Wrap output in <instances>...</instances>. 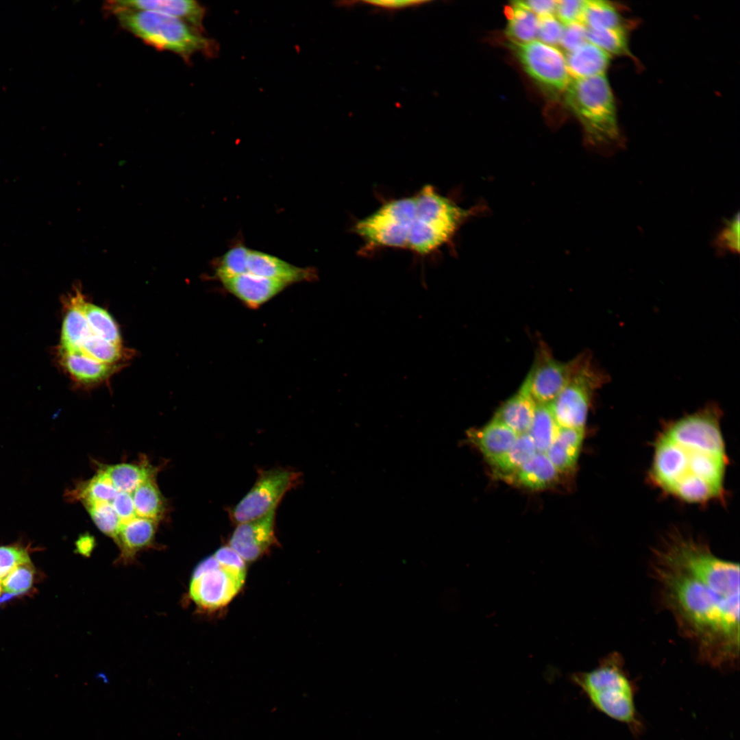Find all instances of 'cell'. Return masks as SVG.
I'll return each mask as SVG.
<instances>
[{
  "label": "cell",
  "mask_w": 740,
  "mask_h": 740,
  "mask_svg": "<svg viewBox=\"0 0 740 740\" xmlns=\"http://www.w3.org/2000/svg\"><path fill=\"white\" fill-rule=\"evenodd\" d=\"M652 571L665 606L699 658L719 669L733 667L739 654V582L663 547Z\"/></svg>",
  "instance_id": "1"
},
{
  "label": "cell",
  "mask_w": 740,
  "mask_h": 740,
  "mask_svg": "<svg viewBox=\"0 0 740 740\" xmlns=\"http://www.w3.org/2000/svg\"><path fill=\"white\" fill-rule=\"evenodd\" d=\"M559 473L545 453L536 452L506 480L531 490H541L554 484Z\"/></svg>",
  "instance_id": "23"
},
{
  "label": "cell",
  "mask_w": 740,
  "mask_h": 740,
  "mask_svg": "<svg viewBox=\"0 0 740 740\" xmlns=\"http://www.w3.org/2000/svg\"><path fill=\"white\" fill-rule=\"evenodd\" d=\"M565 61L570 79H584L605 74L611 56L589 42L566 53Z\"/></svg>",
  "instance_id": "21"
},
{
  "label": "cell",
  "mask_w": 740,
  "mask_h": 740,
  "mask_svg": "<svg viewBox=\"0 0 740 740\" xmlns=\"http://www.w3.org/2000/svg\"><path fill=\"white\" fill-rule=\"evenodd\" d=\"M275 510L266 515L237 524L229 545L244 560H257L277 543L275 532Z\"/></svg>",
  "instance_id": "13"
},
{
  "label": "cell",
  "mask_w": 740,
  "mask_h": 740,
  "mask_svg": "<svg viewBox=\"0 0 740 740\" xmlns=\"http://www.w3.org/2000/svg\"><path fill=\"white\" fill-rule=\"evenodd\" d=\"M1 591H2V588H1V580H0V595L1 593Z\"/></svg>",
  "instance_id": "48"
},
{
  "label": "cell",
  "mask_w": 740,
  "mask_h": 740,
  "mask_svg": "<svg viewBox=\"0 0 740 740\" xmlns=\"http://www.w3.org/2000/svg\"><path fill=\"white\" fill-rule=\"evenodd\" d=\"M571 680L592 706L609 718L639 735L643 725L635 705L636 687L624 669L621 657L613 653L591 671L574 674Z\"/></svg>",
  "instance_id": "5"
},
{
  "label": "cell",
  "mask_w": 740,
  "mask_h": 740,
  "mask_svg": "<svg viewBox=\"0 0 740 740\" xmlns=\"http://www.w3.org/2000/svg\"><path fill=\"white\" fill-rule=\"evenodd\" d=\"M538 17L537 37L540 42L552 47L559 44L563 25L553 14Z\"/></svg>",
  "instance_id": "40"
},
{
  "label": "cell",
  "mask_w": 740,
  "mask_h": 740,
  "mask_svg": "<svg viewBox=\"0 0 740 740\" xmlns=\"http://www.w3.org/2000/svg\"><path fill=\"white\" fill-rule=\"evenodd\" d=\"M584 1L560 0L556 1L555 12L558 20L563 25L580 21Z\"/></svg>",
  "instance_id": "42"
},
{
  "label": "cell",
  "mask_w": 740,
  "mask_h": 740,
  "mask_svg": "<svg viewBox=\"0 0 740 740\" xmlns=\"http://www.w3.org/2000/svg\"><path fill=\"white\" fill-rule=\"evenodd\" d=\"M29 545L15 543L0 546V578L16 566L30 563Z\"/></svg>",
  "instance_id": "39"
},
{
  "label": "cell",
  "mask_w": 740,
  "mask_h": 740,
  "mask_svg": "<svg viewBox=\"0 0 740 740\" xmlns=\"http://www.w3.org/2000/svg\"><path fill=\"white\" fill-rule=\"evenodd\" d=\"M301 473L290 468L275 467L258 471L251 489L230 510L237 524L260 518L275 510L284 495L301 482Z\"/></svg>",
  "instance_id": "9"
},
{
  "label": "cell",
  "mask_w": 740,
  "mask_h": 740,
  "mask_svg": "<svg viewBox=\"0 0 740 740\" xmlns=\"http://www.w3.org/2000/svg\"><path fill=\"white\" fill-rule=\"evenodd\" d=\"M111 504L119 517L121 523L138 517L135 512L132 493L119 492Z\"/></svg>",
  "instance_id": "43"
},
{
  "label": "cell",
  "mask_w": 740,
  "mask_h": 740,
  "mask_svg": "<svg viewBox=\"0 0 740 740\" xmlns=\"http://www.w3.org/2000/svg\"><path fill=\"white\" fill-rule=\"evenodd\" d=\"M246 571L221 564L212 555L195 568L189 585V596L199 608L213 610L227 604L239 592Z\"/></svg>",
  "instance_id": "10"
},
{
  "label": "cell",
  "mask_w": 740,
  "mask_h": 740,
  "mask_svg": "<svg viewBox=\"0 0 740 740\" xmlns=\"http://www.w3.org/2000/svg\"><path fill=\"white\" fill-rule=\"evenodd\" d=\"M508 46L526 72L539 85L554 92L565 89L570 77L565 58L556 47L535 40L526 43L509 41Z\"/></svg>",
  "instance_id": "12"
},
{
  "label": "cell",
  "mask_w": 740,
  "mask_h": 740,
  "mask_svg": "<svg viewBox=\"0 0 740 740\" xmlns=\"http://www.w3.org/2000/svg\"><path fill=\"white\" fill-rule=\"evenodd\" d=\"M428 1L415 0H389V1H364L363 3L387 11H395L409 8L421 6L428 3Z\"/></svg>",
  "instance_id": "46"
},
{
  "label": "cell",
  "mask_w": 740,
  "mask_h": 740,
  "mask_svg": "<svg viewBox=\"0 0 740 740\" xmlns=\"http://www.w3.org/2000/svg\"><path fill=\"white\" fill-rule=\"evenodd\" d=\"M584 433L585 429L559 428L554 441L545 452L559 473L575 467Z\"/></svg>",
  "instance_id": "22"
},
{
  "label": "cell",
  "mask_w": 740,
  "mask_h": 740,
  "mask_svg": "<svg viewBox=\"0 0 740 740\" xmlns=\"http://www.w3.org/2000/svg\"><path fill=\"white\" fill-rule=\"evenodd\" d=\"M415 210V195L389 201L358 221L354 230L371 247L407 248Z\"/></svg>",
  "instance_id": "7"
},
{
  "label": "cell",
  "mask_w": 740,
  "mask_h": 740,
  "mask_svg": "<svg viewBox=\"0 0 740 740\" xmlns=\"http://www.w3.org/2000/svg\"><path fill=\"white\" fill-rule=\"evenodd\" d=\"M415 197V210L407 248L420 255L429 254L449 242L478 210L459 206L431 185L424 186Z\"/></svg>",
  "instance_id": "6"
},
{
  "label": "cell",
  "mask_w": 740,
  "mask_h": 740,
  "mask_svg": "<svg viewBox=\"0 0 740 740\" xmlns=\"http://www.w3.org/2000/svg\"><path fill=\"white\" fill-rule=\"evenodd\" d=\"M565 101L581 123L590 145L608 153L621 147L615 99L605 74L570 79Z\"/></svg>",
  "instance_id": "4"
},
{
  "label": "cell",
  "mask_w": 740,
  "mask_h": 740,
  "mask_svg": "<svg viewBox=\"0 0 740 740\" xmlns=\"http://www.w3.org/2000/svg\"><path fill=\"white\" fill-rule=\"evenodd\" d=\"M249 249L242 244L231 247L216 263V275L219 280L247 272Z\"/></svg>",
  "instance_id": "36"
},
{
  "label": "cell",
  "mask_w": 740,
  "mask_h": 740,
  "mask_svg": "<svg viewBox=\"0 0 740 740\" xmlns=\"http://www.w3.org/2000/svg\"><path fill=\"white\" fill-rule=\"evenodd\" d=\"M110 479L119 492L132 493L148 478L156 476V471L148 464L123 463L102 466L100 469Z\"/></svg>",
  "instance_id": "26"
},
{
  "label": "cell",
  "mask_w": 740,
  "mask_h": 740,
  "mask_svg": "<svg viewBox=\"0 0 740 740\" xmlns=\"http://www.w3.org/2000/svg\"><path fill=\"white\" fill-rule=\"evenodd\" d=\"M518 436L508 427L494 419L484 427L467 432L469 441L491 465L508 452Z\"/></svg>",
  "instance_id": "18"
},
{
  "label": "cell",
  "mask_w": 740,
  "mask_h": 740,
  "mask_svg": "<svg viewBox=\"0 0 740 740\" xmlns=\"http://www.w3.org/2000/svg\"><path fill=\"white\" fill-rule=\"evenodd\" d=\"M536 406L528 395L519 390L500 407L493 419L518 436L526 434L532 423Z\"/></svg>",
  "instance_id": "24"
},
{
  "label": "cell",
  "mask_w": 740,
  "mask_h": 740,
  "mask_svg": "<svg viewBox=\"0 0 740 740\" xmlns=\"http://www.w3.org/2000/svg\"><path fill=\"white\" fill-rule=\"evenodd\" d=\"M155 477L139 484L132 496L136 516L158 521L164 515L165 503Z\"/></svg>",
  "instance_id": "25"
},
{
  "label": "cell",
  "mask_w": 740,
  "mask_h": 740,
  "mask_svg": "<svg viewBox=\"0 0 740 740\" xmlns=\"http://www.w3.org/2000/svg\"><path fill=\"white\" fill-rule=\"evenodd\" d=\"M580 22L591 29L623 27L621 18L616 8L610 2L603 0L584 1Z\"/></svg>",
  "instance_id": "30"
},
{
  "label": "cell",
  "mask_w": 740,
  "mask_h": 740,
  "mask_svg": "<svg viewBox=\"0 0 740 740\" xmlns=\"http://www.w3.org/2000/svg\"><path fill=\"white\" fill-rule=\"evenodd\" d=\"M584 356L582 354L569 362H563L555 359L545 345H541L520 390L537 404H549L569 383Z\"/></svg>",
  "instance_id": "11"
},
{
  "label": "cell",
  "mask_w": 740,
  "mask_h": 740,
  "mask_svg": "<svg viewBox=\"0 0 740 740\" xmlns=\"http://www.w3.org/2000/svg\"><path fill=\"white\" fill-rule=\"evenodd\" d=\"M213 556L223 565L246 571L245 560L230 545L219 547Z\"/></svg>",
  "instance_id": "44"
},
{
  "label": "cell",
  "mask_w": 740,
  "mask_h": 740,
  "mask_svg": "<svg viewBox=\"0 0 740 740\" xmlns=\"http://www.w3.org/2000/svg\"><path fill=\"white\" fill-rule=\"evenodd\" d=\"M739 214L725 219L713 239V247L719 255L739 252Z\"/></svg>",
  "instance_id": "37"
},
{
  "label": "cell",
  "mask_w": 740,
  "mask_h": 740,
  "mask_svg": "<svg viewBox=\"0 0 740 740\" xmlns=\"http://www.w3.org/2000/svg\"><path fill=\"white\" fill-rule=\"evenodd\" d=\"M721 410L710 404L669 423L656 440L651 481L682 502L722 499L728 465L720 426Z\"/></svg>",
  "instance_id": "2"
},
{
  "label": "cell",
  "mask_w": 740,
  "mask_h": 740,
  "mask_svg": "<svg viewBox=\"0 0 740 740\" xmlns=\"http://www.w3.org/2000/svg\"><path fill=\"white\" fill-rule=\"evenodd\" d=\"M508 18L505 29L510 42L526 43L537 36L539 17L532 12L511 2L505 10Z\"/></svg>",
  "instance_id": "27"
},
{
  "label": "cell",
  "mask_w": 740,
  "mask_h": 740,
  "mask_svg": "<svg viewBox=\"0 0 740 740\" xmlns=\"http://www.w3.org/2000/svg\"><path fill=\"white\" fill-rule=\"evenodd\" d=\"M559 426L548 405L537 404L534 417L528 431L537 452L545 453L554 441Z\"/></svg>",
  "instance_id": "31"
},
{
  "label": "cell",
  "mask_w": 740,
  "mask_h": 740,
  "mask_svg": "<svg viewBox=\"0 0 740 740\" xmlns=\"http://www.w3.org/2000/svg\"><path fill=\"white\" fill-rule=\"evenodd\" d=\"M77 351L97 361L113 366H115L123 356L121 345L110 343L93 334L84 341Z\"/></svg>",
  "instance_id": "34"
},
{
  "label": "cell",
  "mask_w": 740,
  "mask_h": 740,
  "mask_svg": "<svg viewBox=\"0 0 740 740\" xmlns=\"http://www.w3.org/2000/svg\"><path fill=\"white\" fill-rule=\"evenodd\" d=\"M82 308L90 331L94 335L113 344L121 345L119 328L108 311L88 302L86 299Z\"/></svg>",
  "instance_id": "32"
},
{
  "label": "cell",
  "mask_w": 740,
  "mask_h": 740,
  "mask_svg": "<svg viewBox=\"0 0 740 740\" xmlns=\"http://www.w3.org/2000/svg\"><path fill=\"white\" fill-rule=\"evenodd\" d=\"M587 29V27L580 21L563 25L559 45L565 53L571 52L588 42Z\"/></svg>",
  "instance_id": "41"
},
{
  "label": "cell",
  "mask_w": 740,
  "mask_h": 740,
  "mask_svg": "<svg viewBox=\"0 0 740 740\" xmlns=\"http://www.w3.org/2000/svg\"><path fill=\"white\" fill-rule=\"evenodd\" d=\"M34 575L35 570L31 562L19 565L1 578L2 591L10 597L26 593L33 585Z\"/></svg>",
  "instance_id": "38"
},
{
  "label": "cell",
  "mask_w": 740,
  "mask_h": 740,
  "mask_svg": "<svg viewBox=\"0 0 740 740\" xmlns=\"http://www.w3.org/2000/svg\"><path fill=\"white\" fill-rule=\"evenodd\" d=\"M247 272L283 282L288 285L312 280L315 276L311 268L298 267L275 256L251 249H249L248 254Z\"/></svg>",
  "instance_id": "16"
},
{
  "label": "cell",
  "mask_w": 740,
  "mask_h": 740,
  "mask_svg": "<svg viewBox=\"0 0 740 740\" xmlns=\"http://www.w3.org/2000/svg\"><path fill=\"white\" fill-rule=\"evenodd\" d=\"M120 8L152 11L179 18L204 34L205 8L193 0L109 1Z\"/></svg>",
  "instance_id": "15"
},
{
  "label": "cell",
  "mask_w": 740,
  "mask_h": 740,
  "mask_svg": "<svg viewBox=\"0 0 740 740\" xmlns=\"http://www.w3.org/2000/svg\"><path fill=\"white\" fill-rule=\"evenodd\" d=\"M220 280L226 290L251 308L262 305L288 285L249 272Z\"/></svg>",
  "instance_id": "14"
},
{
  "label": "cell",
  "mask_w": 740,
  "mask_h": 740,
  "mask_svg": "<svg viewBox=\"0 0 740 740\" xmlns=\"http://www.w3.org/2000/svg\"><path fill=\"white\" fill-rule=\"evenodd\" d=\"M60 356L66 371L75 381L84 385L102 382L116 367L97 361L77 350L60 351Z\"/></svg>",
  "instance_id": "20"
},
{
  "label": "cell",
  "mask_w": 740,
  "mask_h": 740,
  "mask_svg": "<svg viewBox=\"0 0 740 740\" xmlns=\"http://www.w3.org/2000/svg\"><path fill=\"white\" fill-rule=\"evenodd\" d=\"M517 5L526 9L539 16L551 15L555 12L556 1L530 0L512 1Z\"/></svg>",
  "instance_id": "45"
},
{
  "label": "cell",
  "mask_w": 740,
  "mask_h": 740,
  "mask_svg": "<svg viewBox=\"0 0 740 740\" xmlns=\"http://www.w3.org/2000/svg\"><path fill=\"white\" fill-rule=\"evenodd\" d=\"M608 376L584 354L578 370L569 383L548 405L560 428L585 429L587 414L595 391Z\"/></svg>",
  "instance_id": "8"
},
{
  "label": "cell",
  "mask_w": 740,
  "mask_h": 740,
  "mask_svg": "<svg viewBox=\"0 0 740 740\" xmlns=\"http://www.w3.org/2000/svg\"><path fill=\"white\" fill-rule=\"evenodd\" d=\"M84 296L79 290L69 297L62 322L60 351L77 350L92 333L84 315L82 306Z\"/></svg>",
  "instance_id": "19"
},
{
  "label": "cell",
  "mask_w": 740,
  "mask_h": 740,
  "mask_svg": "<svg viewBox=\"0 0 740 740\" xmlns=\"http://www.w3.org/2000/svg\"><path fill=\"white\" fill-rule=\"evenodd\" d=\"M118 493L109 477L99 469L96 476L87 482L77 484L73 489L67 491L65 495L70 501L79 500L82 503H111Z\"/></svg>",
  "instance_id": "28"
},
{
  "label": "cell",
  "mask_w": 740,
  "mask_h": 740,
  "mask_svg": "<svg viewBox=\"0 0 740 740\" xmlns=\"http://www.w3.org/2000/svg\"><path fill=\"white\" fill-rule=\"evenodd\" d=\"M82 504L99 530L115 540L121 521L111 503L86 502Z\"/></svg>",
  "instance_id": "35"
},
{
  "label": "cell",
  "mask_w": 740,
  "mask_h": 740,
  "mask_svg": "<svg viewBox=\"0 0 740 740\" xmlns=\"http://www.w3.org/2000/svg\"><path fill=\"white\" fill-rule=\"evenodd\" d=\"M156 521L136 517L121 523L114 541L120 549L118 560L132 563L139 551L152 545L157 527Z\"/></svg>",
  "instance_id": "17"
},
{
  "label": "cell",
  "mask_w": 740,
  "mask_h": 740,
  "mask_svg": "<svg viewBox=\"0 0 740 740\" xmlns=\"http://www.w3.org/2000/svg\"><path fill=\"white\" fill-rule=\"evenodd\" d=\"M587 41L610 56L630 54L627 34L624 27L610 29L587 27Z\"/></svg>",
  "instance_id": "33"
},
{
  "label": "cell",
  "mask_w": 740,
  "mask_h": 740,
  "mask_svg": "<svg viewBox=\"0 0 740 740\" xmlns=\"http://www.w3.org/2000/svg\"><path fill=\"white\" fill-rule=\"evenodd\" d=\"M537 452L528 433L519 435L512 447L491 465L498 475H511L527 463Z\"/></svg>",
  "instance_id": "29"
},
{
  "label": "cell",
  "mask_w": 740,
  "mask_h": 740,
  "mask_svg": "<svg viewBox=\"0 0 740 740\" xmlns=\"http://www.w3.org/2000/svg\"><path fill=\"white\" fill-rule=\"evenodd\" d=\"M120 25L145 43L169 51L189 62L197 53L208 58L219 53V44L186 22L159 12L104 5Z\"/></svg>",
  "instance_id": "3"
},
{
  "label": "cell",
  "mask_w": 740,
  "mask_h": 740,
  "mask_svg": "<svg viewBox=\"0 0 740 740\" xmlns=\"http://www.w3.org/2000/svg\"><path fill=\"white\" fill-rule=\"evenodd\" d=\"M76 552L85 556H88L95 547V539L88 534H83L75 543Z\"/></svg>",
  "instance_id": "47"
}]
</instances>
